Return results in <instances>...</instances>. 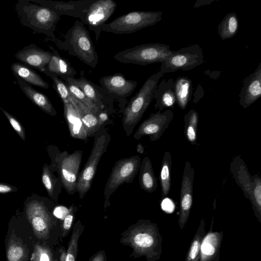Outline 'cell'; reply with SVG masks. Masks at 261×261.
I'll return each instance as SVG.
<instances>
[{
    "mask_svg": "<svg viewBox=\"0 0 261 261\" xmlns=\"http://www.w3.org/2000/svg\"><path fill=\"white\" fill-rule=\"evenodd\" d=\"M120 242L130 246L135 257L157 261L162 253L163 238L157 225L150 220H139L122 234Z\"/></svg>",
    "mask_w": 261,
    "mask_h": 261,
    "instance_id": "6da1fadb",
    "label": "cell"
},
{
    "mask_svg": "<svg viewBox=\"0 0 261 261\" xmlns=\"http://www.w3.org/2000/svg\"><path fill=\"white\" fill-rule=\"evenodd\" d=\"M21 23L36 34H43L51 40L56 38L55 31L61 16L50 9L33 0H19L15 6Z\"/></svg>",
    "mask_w": 261,
    "mask_h": 261,
    "instance_id": "7a4b0ae2",
    "label": "cell"
},
{
    "mask_svg": "<svg viewBox=\"0 0 261 261\" xmlns=\"http://www.w3.org/2000/svg\"><path fill=\"white\" fill-rule=\"evenodd\" d=\"M61 40L57 38L51 40L57 47L69 55L76 57L92 68L98 63V56L89 32L85 24L79 20L74 22Z\"/></svg>",
    "mask_w": 261,
    "mask_h": 261,
    "instance_id": "3957f363",
    "label": "cell"
},
{
    "mask_svg": "<svg viewBox=\"0 0 261 261\" xmlns=\"http://www.w3.org/2000/svg\"><path fill=\"white\" fill-rule=\"evenodd\" d=\"M164 74L160 71L150 76L123 108L122 125L126 135L132 134L153 99V93Z\"/></svg>",
    "mask_w": 261,
    "mask_h": 261,
    "instance_id": "277c9868",
    "label": "cell"
},
{
    "mask_svg": "<svg viewBox=\"0 0 261 261\" xmlns=\"http://www.w3.org/2000/svg\"><path fill=\"white\" fill-rule=\"evenodd\" d=\"M173 53L168 45L153 43L124 49L116 54L113 58L122 63L146 66L155 63H162Z\"/></svg>",
    "mask_w": 261,
    "mask_h": 261,
    "instance_id": "5b68a950",
    "label": "cell"
},
{
    "mask_svg": "<svg viewBox=\"0 0 261 261\" xmlns=\"http://www.w3.org/2000/svg\"><path fill=\"white\" fill-rule=\"evenodd\" d=\"M163 14L160 11L130 12L105 24L101 31L115 34L134 33L155 24L162 20Z\"/></svg>",
    "mask_w": 261,
    "mask_h": 261,
    "instance_id": "8992f818",
    "label": "cell"
},
{
    "mask_svg": "<svg viewBox=\"0 0 261 261\" xmlns=\"http://www.w3.org/2000/svg\"><path fill=\"white\" fill-rule=\"evenodd\" d=\"M96 133L91 153L78 176L76 191L81 199L90 189L98 164L111 140L110 135L105 128L99 129Z\"/></svg>",
    "mask_w": 261,
    "mask_h": 261,
    "instance_id": "52a82bcc",
    "label": "cell"
},
{
    "mask_svg": "<svg viewBox=\"0 0 261 261\" xmlns=\"http://www.w3.org/2000/svg\"><path fill=\"white\" fill-rule=\"evenodd\" d=\"M139 155H134L117 161L112 168L104 189L105 205L109 203L111 195L124 183L132 182L141 164Z\"/></svg>",
    "mask_w": 261,
    "mask_h": 261,
    "instance_id": "ba28073f",
    "label": "cell"
},
{
    "mask_svg": "<svg viewBox=\"0 0 261 261\" xmlns=\"http://www.w3.org/2000/svg\"><path fill=\"white\" fill-rule=\"evenodd\" d=\"M204 62L200 46L197 44L190 45L173 51V54L161 63L160 71L165 74L178 70H190Z\"/></svg>",
    "mask_w": 261,
    "mask_h": 261,
    "instance_id": "9c48e42d",
    "label": "cell"
},
{
    "mask_svg": "<svg viewBox=\"0 0 261 261\" xmlns=\"http://www.w3.org/2000/svg\"><path fill=\"white\" fill-rule=\"evenodd\" d=\"M82 155L81 150H75L71 153L64 151L58 153L55 158L59 178L69 194L72 195L77 192L76 185Z\"/></svg>",
    "mask_w": 261,
    "mask_h": 261,
    "instance_id": "30bf717a",
    "label": "cell"
},
{
    "mask_svg": "<svg viewBox=\"0 0 261 261\" xmlns=\"http://www.w3.org/2000/svg\"><path fill=\"white\" fill-rule=\"evenodd\" d=\"M117 5L113 0H94L86 11L84 24L92 31L98 41L102 27L115 11Z\"/></svg>",
    "mask_w": 261,
    "mask_h": 261,
    "instance_id": "8fae6325",
    "label": "cell"
},
{
    "mask_svg": "<svg viewBox=\"0 0 261 261\" xmlns=\"http://www.w3.org/2000/svg\"><path fill=\"white\" fill-rule=\"evenodd\" d=\"M99 83L107 94L117 100L123 109L127 103L126 98L132 94L138 84L137 81L127 79L121 73L102 76Z\"/></svg>",
    "mask_w": 261,
    "mask_h": 261,
    "instance_id": "7c38bea8",
    "label": "cell"
},
{
    "mask_svg": "<svg viewBox=\"0 0 261 261\" xmlns=\"http://www.w3.org/2000/svg\"><path fill=\"white\" fill-rule=\"evenodd\" d=\"M173 116L174 113L171 109L151 113L141 123L133 137L139 140L144 136H148L151 141H157L168 127Z\"/></svg>",
    "mask_w": 261,
    "mask_h": 261,
    "instance_id": "4fadbf2b",
    "label": "cell"
},
{
    "mask_svg": "<svg viewBox=\"0 0 261 261\" xmlns=\"http://www.w3.org/2000/svg\"><path fill=\"white\" fill-rule=\"evenodd\" d=\"M195 172L193 167L187 161L185 164L180 190L178 225L182 229L188 221L193 204V182Z\"/></svg>",
    "mask_w": 261,
    "mask_h": 261,
    "instance_id": "5bb4252c",
    "label": "cell"
},
{
    "mask_svg": "<svg viewBox=\"0 0 261 261\" xmlns=\"http://www.w3.org/2000/svg\"><path fill=\"white\" fill-rule=\"evenodd\" d=\"M27 216L36 236L39 239L48 237L51 218L43 203L33 200L28 203Z\"/></svg>",
    "mask_w": 261,
    "mask_h": 261,
    "instance_id": "9a60e30c",
    "label": "cell"
},
{
    "mask_svg": "<svg viewBox=\"0 0 261 261\" xmlns=\"http://www.w3.org/2000/svg\"><path fill=\"white\" fill-rule=\"evenodd\" d=\"M94 0H80L64 2L50 0H33L35 3L47 7L57 14L79 18L83 23L85 22L87 8Z\"/></svg>",
    "mask_w": 261,
    "mask_h": 261,
    "instance_id": "2e32d148",
    "label": "cell"
},
{
    "mask_svg": "<svg viewBox=\"0 0 261 261\" xmlns=\"http://www.w3.org/2000/svg\"><path fill=\"white\" fill-rule=\"evenodd\" d=\"M73 82L83 91L86 96L101 111H107L112 107L114 99L97 85L87 80L84 71H81L78 79H71Z\"/></svg>",
    "mask_w": 261,
    "mask_h": 261,
    "instance_id": "e0dca14e",
    "label": "cell"
},
{
    "mask_svg": "<svg viewBox=\"0 0 261 261\" xmlns=\"http://www.w3.org/2000/svg\"><path fill=\"white\" fill-rule=\"evenodd\" d=\"M51 55L52 52L40 48L35 44H31L18 50L15 57L20 63L43 72Z\"/></svg>",
    "mask_w": 261,
    "mask_h": 261,
    "instance_id": "ac0fdd59",
    "label": "cell"
},
{
    "mask_svg": "<svg viewBox=\"0 0 261 261\" xmlns=\"http://www.w3.org/2000/svg\"><path fill=\"white\" fill-rule=\"evenodd\" d=\"M260 96L261 62L255 71L243 80L239 94V103L244 109H246Z\"/></svg>",
    "mask_w": 261,
    "mask_h": 261,
    "instance_id": "d6986e66",
    "label": "cell"
},
{
    "mask_svg": "<svg viewBox=\"0 0 261 261\" xmlns=\"http://www.w3.org/2000/svg\"><path fill=\"white\" fill-rule=\"evenodd\" d=\"M214 218L210 229L205 233L201 245L199 261H219L223 231H213Z\"/></svg>",
    "mask_w": 261,
    "mask_h": 261,
    "instance_id": "ffe728a7",
    "label": "cell"
},
{
    "mask_svg": "<svg viewBox=\"0 0 261 261\" xmlns=\"http://www.w3.org/2000/svg\"><path fill=\"white\" fill-rule=\"evenodd\" d=\"M230 171L245 197L250 200L253 187V177L241 156L238 155L233 158L230 165Z\"/></svg>",
    "mask_w": 261,
    "mask_h": 261,
    "instance_id": "44dd1931",
    "label": "cell"
},
{
    "mask_svg": "<svg viewBox=\"0 0 261 261\" xmlns=\"http://www.w3.org/2000/svg\"><path fill=\"white\" fill-rule=\"evenodd\" d=\"M174 82L172 78L165 79L158 84L153 93V99H155L154 105L155 109L161 111L165 108H174L176 103Z\"/></svg>",
    "mask_w": 261,
    "mask_h": 261,
    "instance_id": "7402d4cb",
    "label": "cell"
},
{
    "mask_svg": "<svg viewBox=\"0 0 261 261\" xmlns=\"http://www.w3.org/2000/svg\"><path fill=\"white\" fill-rule=\"evenodd\" d=\"M48 46L52 51V55L44 71L53 73L62 80L65 79L74 78L77 72L70 62L61 56L53 46Z\"/></svg>",
    "mask_w": 261,
    "mask_h": 261,
    "instance_id": "603a6c76",
    "label": "cell"
},
{
    "mask_svg": "<svg viewBox=\"0 0 261 261\" xmlns=\"http://www.w3.org/2000/svg\"><path fill=\"white\" fill-rule=\"evenodd\" d=\"M14 76L21 91L34 104L49 115H56V110L45 95L35 90L31 85L19 77Z\"/></svg>",
    "mask_w": 261,
    "mask_h": 261,
    "instance_id": "cb8c5ba5",
    "label": "cell"
},
{
    "mask_svg": "<svg viewBox=\"0 0 261 261\" xmlns=\"http://www.w3.org/2000/svg\"><path fill=\"white\" fill-rule=\"evenodd\" d=\"M64 116L66 121L70 134L74 138L84 140L88 138L83 124L78 113L70 101L63 103Z\"/></svg>",
    "mask_w": 261,
    "mask_h": 261,
    "instance_id": "d4e9b609",
    "label": "cell"
},
{
    "mask_svg": "<svg viewBox=\"0 0 261 261\" xmlns=\"http://www.w3.org/2000/svg\"><path fill=\"white\" fill-rule=\"evenodd\" d=\"M70 101L76 109L80 116L88 137L96 133L102 125L97 115L72 97L71 95Z\"/></svg>",
    "mask_w": 261,
    "mask_h": 261,
    "instance_id": "484cf974",
    "label": "cell"
},
{
    "mask_svg": "<svg viewBox=\"0 0 261 261\" xmlns=\"http://www.w3.org/2000/svg\"><path fill=\"white\" fill-rule=\"evenodd\" d=\"M11 69L14 75L19 77L30 85L45 89L49 87V84L29 66L20 62H14L11 65Z\"/></svg>",
    "mask_w": 261,
    "mask_h": 261,
    "instance_id": "4316f807",
    "label": "cell"
},
{
    "mask_svg": "<svg viewBox=\"0 0 261 261\" xmlns=\"http://www.w3.org/2000/svg\"><path fill=\"white\" fill-rule=\"evenodd\" d=\"M139 170V182L141 189L148 193L154 192L158 187L157 179L148 156L143 158Z\"/></svg>",
    "mask_w": 261,
    "mask_h": 261,
    "instance_id": "83f0119b",
    "label": "cell"
},
{
    "mask_svg": "<svg viewBox=\"0 0 261 261\" xmlns=\"http://www.w3.org/2000/svg\"><path fill=\"white\" fill-rule=\"evenodd\" d=\"M176 103L185 110L191 99L192 93V82L187 76H179L174 82Z\"/></svg>",
    "mask_w": 261,
    "mask_h": 261,
    "instance_id": "f1b7e54d",
    "label": "cell"
},
{
    "mask_svg": "<svg viewBox=\"0 0 261 261\" xmlns=\"http://www.w3.org/2000/svg\"><path fill=\"white\" fill-rule=\"evenodd\" d=\"M171 154L169 151H166L162 161L160 174L162 199L166 198L168 195L171 189Z\"/></svg>",
    "mask_w": 261,
    "mask_h": 261,
    "instance_id": "f546056e",
    "label": "cell"
},
{
    "mask_svg": "<svg viewBox=\"0 0 261 261\" xmlns=\"http://www.w3.org/2000/svg\"><path fill=\"white\" fill-rule=\"evenodd\" d=\"M205 226V219L202 218L198 229L191 241L185 261H199L201 245L206 233Z\"/></svg>",
    "mask_w": 261,
    "mask_h": 261,
    "instance_id": "4dcf8cb0",
    "label": "cell"
},
{
    "mask_svg": "<svg viewBox=\"0 0 261 261\" xmlns=\"http://www.w3.org/2000/svg\"><path fill=\"white\" fill-rule=\"evenodd\" d=\"M239 28V19L234 12L227 14L218 27V34L221 40H224L233 37Z\"/></svg>",
    "mask_w": 261,
    "mask_h": 261,
    "instance_id": "1f68e13d",
    "label": "cell"
},
{
    "mask_svg": "<svg viewBox=\"0 0 261 261\" xmlns=\"http://www.w3.org/2000/svg\"><path fill=\"white\" fill-rule=\"evenodd\" d=\"M198 114L194 109L190 110L184 116V133L187 140L192 145H197Z\"/></svg>",
    "mask_w": 261,
    "mask_h": 261,
    "instance_id": "d6a6232c",
    "label": "cell"
},
{
    "mask_svg": "<svg viewBox=\"0 0 261 261\" xmlns=\"http://www.w3.org/2000/svg\"><path fill=\"white\" fill-rule=\"evenodd\" d=\"M41 178L48 196L52 198H54L55 197L57 198L61 191V187L63 185L60 179L53 175L48 166L46 164H45L43 167Z\"/></svg>",
    "mask_w": 261,
    "mask_h": 261,
    "instance_id": "836d02e7",
    "label": "cell"
},
{
    "mask_svg": "<svg viewBox=\"0 0 261 261\" xmlns=\"http://www.w3.org/2000/svg\"><path fill=\"white\" fill-rule=\"evenodd\" d=\"M27 249L21 241L13 235L10 238L7 249V261H27Z\"/></svg>",
    "mask_w": 261,
    "mask_h": 261,
    "instance_id": "e575fe53",
    "label": "cell"
},
{
    "mask_svg": "<svg viewBox=\"0 0 261 261\" xmlns=\"http://www.w3.org/2000/svg\"><path fill=\"white\" fill-rule=\"evenodd\" d=\"M63 81L67 85L72 97L85 105L95 115H98L101 110L86 96L81 88L73 82L71 79H65Z\"/></svg>",
    "mask_w": 261,
    "mask_h": 261,
    "instance_id": "d590c367",
    "label": "cell"
},
{
    "mask_svg": "<svg viewBox=\"0 0 261 261\" xmlns=\"http://www.w3.org/2000/svg\"><path fill=\"white\" fill-rule=\"evenodd\" d=\"M253 187L250 201L255 217L261 223V179L258 174L253 175Z\"/></svg>",
    "mask_w": 261,
    "mask_h": 261,
    "instance_id": "8d00e7d4",
    "label": "cell"
},
{
    "mask_svg": "<svg viewBox=\"0 0 261 261\" xmlns=\"http://www.w3.org/2000/svg\"><path fill=\"white\" fill-rule=\"evenodd\" d=\"M83 229V227L79 220L74 226L64 261H75L78 248L77 242Z\"/></svg>",
    "mask_w": 261,
    "mask_h": 261,
    "instance_id": "74e56055",
    "label": "cell"
},
{
    "mask_svg": "<svg viewBox=\"0 0 261 261\" xmlns=\"http://www.w3.org/2000/svg\"><path fill=\"white\" fill-rule=\"evenodd\" d=\"M43 73L53 80V87L58 93L63 103L70 102L71 94L65 83L60 77L53 73L47 71H44Z\"/></svg>",
    "mask_w": 261,
    "mask_h": 261,
    "instance_id": "f35d334b",
    "label": "cell"
},
{
    "mask_svg": "<svg viewBox=\"0 0 261 261\" xmlns=\"http://www.w3.org/2000/svg\"><path fill=\"white\" fill-rule=\"evenodd\" d=\"M51 252L46 246L36 244L32 254L31 261H51Z\"/></svg>",
    "mask_w": 261,
    "mask_h": 261,
    "instance_id": "ab89813d",
    "label": "cell"
},
{
    "mask_svg": "<svg viewBox=\"0 0 261 261\" xmlns=\"http://www.w3.org/2000/svg\"><path fill=\"white\" fill-rule=\"evenodd\" d=\"M1 110L9 120L11 126L23 141L25 140V130L21 123L11 114L1 108Z\"/></svg>",
    "mask_w": 261,
    "mask_h": 261,
    "instance_id": "60d3db41",
    "label": "cell"
},
{
    "mask_svg": "<svg viewBox=\"0 0 261 261\" xmlns=\"http://www.w3.org/2000/svg\"><path fill=\"white\" fill-rule=\"evenodd\" d=\"M76 207L74 205H71L69 208V212L63 219V236L64 237L68 233L70 229L74 218Z\"/></svg>",
    "mask_w": 261,
    "mask_h": 261,
    "instance_id": "b9f144b4",
    "label": "cell"
},
{
    "mask_svg": "<svg viewBox=\"0 0 261 261\" xmlns=\"http://www.w3.org/2000/svg\"><path fill=\"white\" fill-rule=\"evenodd\" d=\"M68 212L69 208L63 206H58L54 208L53 214L56 217L63 220Z\"/></svg>",
    "mask_w": 261,
    "mask_h": 261,
    "instance_id": "7bdbcfd3",
    "label": "cell"
},
{
    "mask_svg": "<svg viewBox=\"0 0 261 261\" xmlns=\"http://www.w3.org/2000/svg\"><path fill=\"white\" fill-rule=\"evenodd\" d=\"M17 191V189L10 185L0 183V194H6Z\"/></svg>",
    "mask_w": 261,
    "mask_h": 261,
    "instance_id": "ee69618b",
    "label": "cell"
},
{
    "mask_svg": "<svg viewBox=\"0 0 261 261\" xmlns=\"http://www.w3.org/2000/svg\"><path fill=\"white\" fill-rule=\"evenodd\" d=\"M194 99L193 102L195 103L198 102V101L203 96L204 91L200 85H199L197 88L196 91L194 94Z\"/></svg>",
    "mask_w": 261,
    "mask_h": 261,
    "instance_id": "f6af8a7d",
    "label": "cell"
},
{
    "mask_svg": "<svg viewBox=\"0 0 261 261\" xmlns=\"http://www.w3.org/2000/svg\"><path fill=\"white\" fill-rule=\"evenodd\" d=\"M108 111L106 110L101 111L97 115V118L102 125L108 120Z\"/></svg>",
    "mask_w": 261,
    "mask_h": 261,
    "instance_id": "bcb514c9",
    "label": "cell"
},
{
    "mask_svg": "<svg viewBox=\"0 0 261 261\" xmlns=\"http://www.w3.org/2000/svg\"><path fill=\"white\" fill-rule=\"evenodd\" d=\"M91 261H106V255L103 251L96 254Z\"/></svg>",
    "mask_w": 261,
    "mask_h": 261,
    "instance_id": "7dc6e473",
    "label": "cell"
},
{
    "mask_svg": "<svg viewBox=\"0 0 261 261\" xmlns=\"http://www.w3.org/2000/svg\"><path fill=\"white\" fill-rule=\"evenodd\" d=\"M215 0H197L195 4L194 7L198 8L205 5H208Z\"/></svg>",
    "mask_w": 261,
    "mask_h": 261,
    "instance_id": "c3c4849f",
    "label": "cell"
},
{
    "mask_svg": "<svg viewBox=\"0 0 261 261\" xmlns=\"http://www.w3.org/2000/svg\"><path fill=\"white\" fill-rule=\"evenodd\" d=\"M136 150L140 153H143L144 152V147L141 143H139L137 145Z\"/></svg>",
    "mask_w": 261,
    "mask_h": 261,
    "instance_id": "681fc988",
    "label": "cell"
},
{
    "mask_svg": "<svg viewBox=\"0 0 261 261\" xmlns=\"http://www.w3.org/2000/svg\"><path fill=\"white\" fill-rule=\"evenodd\" d=\"M55 261H57V260H55Z\"/></svg>",
    "mask_w": 261,
    "mask_h": 261,
    "instance_id": "f907efd6",
    "label": "cell"
}]
</instances>
